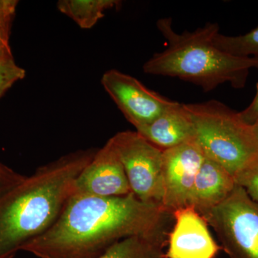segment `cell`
I'll use <instances>...</instances> for the list:
<instances>
[{
  "label": "cell",
  "instance_id": "1",
  "mask_svg": "<svg viewBox=\"0 0 258 258\" xmlns=\"http://www.w3.org/2000/svg\"><path fill=\"white\" fill-rule=\"evenodd\" d=\"M172 214L133 192L100 198L74 194L55 225L22 250L39 258H98L131 236L168 237Z\"/></svg>",
  "mask_w": 258,
  "mask_h": 258
},
{
  "label": "cell",
  "instance_id": "2",
  "mask_svg": "<svg viewBox=\"0 0 258 258\" xmlns=\"http://www.w3.org/2000/svg\"><path fill=\"white\" fill-rule=\"evenodd\" d=\"M98 149L69 153L40 166L0 198V258H13L55 225Z\"/></svg>",
  "mask_w": 258,
  "mask_h": 258
},
{
  "label": "cell",
  "instance_id": "3",
  "mask_svg": "<svg viewBox=\"0 0 258 258\" xmlns=\"http://www.w3.org/2000/svg\"><path fill=\"white\" fill-rule=\"evenodd\" d=\"M157 26L167 47L144 64L145 74L177 78L209 92L225 83L243 88L250 69H258L257 59L231 55L214 44V37L220 32L217 23L181 33L174 30L171 18L159 19Z\"/></svg>",
  "mask_w": 258,
  "mask_h": 258
},
{
  "label": "cell",
  "instance_id": "4",
  "mask_svg": "<svg viewBox=\"0 0 258 258\" xmlns=\"http://www.w3.org/2000/svg\"><path fill=\"white\" fill-rule=\"evenodd\" d=\"M192 119L195 141L205 157L220 164L235 177L258 156L252 125L216 100L185 104Z\"/></svg>",
  "mask_w": 258,
  "mask_h": 258
},
{
  "label": "cell",
  "instance_id": "5",
  "mask_svg": "<svg viewBox=\"0 0 258 258\" xmlns=\"http://www.w3.org/2000/svg\"><path fill=\"white\" fill-rule=\"evenodd\" d=\"M201 215L229 257L258 258V205L242 187L236 185L223 203Z\"/></svg>",
  "mask_w": 258,
  "mask_h": 258
},
{
  "label": "cell",
  "instance_id": "6",
  "mask_svg": "<svg viewBox=\"0 0 258 258\" xmlns=\"http://www.w3.org/2000/svg\"><path fill=\"white\" fill-rule=\"evenodd\" d=\"M109 140L123 164L132 192L144 203L162 206L163 151L137 132H118Z\"/></svg>",
  "mask_w": 258,
  "mask_h": 258
},
{
  "label": "cell",
  "instance_id": "7",
  "mask_svg": "<svg viewBox=\"0 0 258 258\" xmlns=\"http://www.w3.org/2000/svg\"><path fill=\"white\" fill-rule=\"evenodd\" d=\"M101 84L125 119L136 129L152 123L175 102L149 89L138 79L118 70L105 72Z\"/></svg>",
  "mask_w": 258,
  "mask_h": 258
},
{
  "label": "cell",
  "instance_id": "8",
  "mask_svg": "<svg viewBox=\"0 0 258 258\" xmlns=\"http://www.w3.org/2000/svg\"><path fill=\"white\" fill-rule=\"evenodd\" d=\"M205 156L196 141L163 151L162 206L171 212L187 206L189 193Z\"/></svg>",
  "mask_w": 258,
  "mask_h": 258
},
{
  "label": "cell",
  "instance_id": "9",
  "mask_svg": "<svg viewBox=\"0 0 258 258\" xmlns=\"http://www.w3.org/2000/svg\"><path fill=\"white\" fill-rule=\"evenodd\" d=\"M132 193L124 168L108 140L75 182V194L100 198L123 197Z\"/></svg>",
  "mask_w": 258,
  "mask_h": 258
},
{
  "label": "cell",
  "instance_id": "10",
  "mask_svg": "<svg viewBox=\"0 0 258 258\" xmlns=\"http://www.w3.org/2000/svg\"><path fill=\"white\" fill-rule=\"evenodd\" d=\"M174 225L168 235L165 258H215L221 247L214 240L208 224L189 206L172 213Z\"/></svg>",
  "mask_w": 258,
  "mask_h": 258
},
{
  "label": "cell",
  "instance_id": "11",
  "mask_svg": "<svg viewBox=\"0 0 258 258\" xmlns=\"http://www.w3.org/2000/svg\"><path fill=\"white\" fill-rule=\"evenodd\" d=\"M136 132L162 151L195 140L191 115L185 104L176 101L152 123L137 128Z\"/></svg>",
  "mask_w": 258,
  "mask_h": 258
},
{
  "label": "cell",
  "instance_id": "12",
  "mask_svg": "<svg viewBox=\"0 0 258 258\" xmlns=\"http://www.w3.org/2000/svg\"><path fill=\"white\" fill-rule=\"evenodd\" d=\"M235 186L228 171L205 157L190 191L187 206L201 215L223 203Z\"/></svg>",
  "mask_w": 258,
  "mask_h": 258
},
{
  "label": "cell",
  "instance_id": "13",
  "mask_svg": "<svg viewBox=\"0 0 258 258\" xmlns=\"http://www.w3.org/2000/svg\"><path fill=\"white\" fill-rule=\"evenodd\" d=\"M168 237L131 236L111 245L98 258H165Z\"/></svg>",
  "mask_w": 258,
  "mask_h": 258
},
{
  "label": "cell",
  "instance_id": "14",
  "mask_svg": "<svg viewBox=\"0 0 258 258\" xmlns=\"http://www.w3.org/2000/svg\"><path fill=\"white\" fill-rule=\"evenodd\" d=\"M118 0H59L57 8L84 30L91 29L108 10L118 8Z\"/></svg>",
  "mask_w": 258,
  "mask_h": 258
},
{
  "label": "cell",
  "instance_id": "15",
  "mask_svg": "<svg viewBox=\"0 0 258 258\" xmlns=\"http://www.w3.org/2000/svg\"><path fill=\"white\" fill-rule=\"evenodd\" d=\"M214 44L226 53L239 57H253L258 60V26L239 36H227L217 33Z\"/></svg>",
  "mask_w": 258,
  "mask_h": 258
},
{
  "label": "cell",
  "instance_id": "16",
  "mask_svg": "<svg viewBox=\"0 0 258 258\" xmlns=\"http://www.w3.org/2000/svg\"><path fill=\"white\" fill-rule=\"evenodd\" d=\"M18 5V0H0V58L13 57L10 37Z\"/></svg>",
  "mask_w": 258,
  "mask_h": 258
},
{
  "label": "cell",
  "instance_id": "17",
  "mask_svg": "<svg viewBox=\"0 0 258 258\" xmlns=\"http://www.w3.org/2000/svg\"><path fill=\"white\" fill-rule=\"evenodd\" d=\"M234 179L236 185L242 187L258 205V156L239 171Z\"/></svg>",
  "mask_w": 258,
  "mask_h": 258
},
{
  "label": "cell",
  "instance_id": "18",
  "mask_svg": "<svg viewBox=\"0 0 258 258\" xmlns=\"http://www.w3.org/2000/svg\"><path fill=\"white\" fill-rule=\"evenodd\" d=\"M25 75V70L15 62L13 57L0 58V98Z\"/></svg>",
  "mask_w": 258,
  "mask_h": 258
},
{
  "label": "cell",
  "instance_id": "19",
  "mask_svg": "<svg viewBox=\"0 0 258 258\" xmlns=\"http://www.w3.org/2000/svg\"><path fill=\"white\" fill-rule=\"evenodd\" d=\"M25 176L0 162V198L21 182Z\"/></svg>",
  "mask_w": 258,
  "mask_h": 258
},
{
  "label": "cell",
  "instance_id": "20",
  "mask_svg": "<svg viewBox=\"0 0 258 258\" xmlns=\"http://www.w3.org/2000/svg\"><path fill=\"white\" fill-rule=\"evenodd\" d=\"M241 118L245 123L252 125L258 119V83L253 100L244 111L239 112Z\"/></svg>",
  "mask_w": 258,
  "mask_h": 258
},
{
  "label": "cell",
  "instance_id": "21",
  "mask_svg": "<svg viewBox=\"0 0 258 258\" xmlns=\"http://www.w3.org/2000/svg\"><path fill=\"white\" fill-rule=\"evenodd\" d=\"M252 129H253V132L254 137H255L256 140H257L258 144V119L252 125Z\"/></svg>",
  "mask_w": 258,
  "mask_h": 258
}]
</instances>
